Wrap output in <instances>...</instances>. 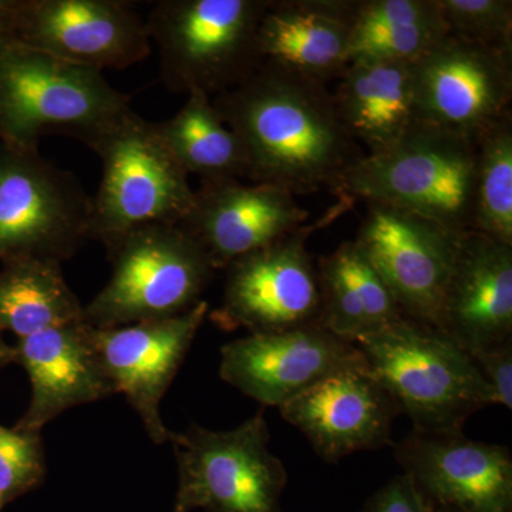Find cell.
Returning <instances> with one entry per match:
<instances>
[{
    "instance_id": "obj_1",
    "label": "cell",
    "mask_w": 512,
    "mask_h": 512,
    "mask_svg": "<svg viewBox=\"0 0 512 512\" xmlns=\"http://www.w3.org/2000/svg\"><path fill=\"white\" fill-rule=\"evenodd\" d=\"M212 104L244 147L251 183L292 195L338 192L343 175L365 156L325 84L261 67Z\"/></svg>"
},
{
    "instance_id": "obj_2",
    "label": "cell",
    "mask_w": 512,
    "mask_h": 512,
    "mask_svg": "<svg viewBox=\"0 0 512 512\" xmlns=\"http://www.w3.org/2000/svg\"><path fill=\"white\" fill-rule=\"evenodd\" d=\"M355 345L414 431H463L468 417L495 404L466 350L427 323L403 318Z\"/></svg>"
},
{
    "instance_id": "obj_3",
    "label": "cell",
    "mask_w": 512,
    "mask_h": 512,
    "mask_svg": "<svg viewBox=\"0 0 512 512\" xmlns=\"http://www.w3.org/2000/svg\"><path fill=\"white\" fill-rule=\"evenodd\" d=\"M477 160L478 140L417 123L394 146L357 160L338 194L400 208L463 234L473 227Z\"/></svg>"
},
{
    "instance_id": "obj_4",
    "label": "cell",
    "mask_w": 512,
    "mask_h": 512,
    "mask_svg": "<svg viewBox=\"0 0 512 512\" xmlns=\"http://www.w3.org/2000/svg\"><path fill=\"white\" fill-rule=\"evenodd\" d=\"M101 160L92 198L90 239L104 248L136 229L178 225L194 204L190 175L151 123L131 107L82 140Z\"/></svg>"
},
{
    "instance_id": "obj_5",
    "label": "cell",
    "mask_w": 512,
    "mask_h": 512,
    "mask_svg": "<svg viewBox=\"0 0 512 512\" xmlns=\"http://www.w3.org/2000/svg\"><path fill=\"white\" fill-rule=\"evenodd\" d=\"M130 107L103 73L0 36V143L39 151L53 131L82 140Z\"/></svg>"
},
{
    "instance_id": "obj_6",
    "label": "cell",
    "mask_w": 512,
    "mask_h": 512,
    "mask_svg": "<svg viewBox=\"0 0 512 512\" xmlns=\"http://www.w3.org/2000/svg\"><path fill=\"white\" fill-rule=\"evenodd\" d=\"M269 0H161L146 25L161 82L175 93L218 96L258 69L256 33Z\"/></svg>"
},
{
    "instance_id": "obj_7",
    "label": "cell",
    "mask_w": 512,
    "mask_h": 512,
    "mask_svg": "<svg viewBox=\"0 0 512 512\" xmlns=\"http://www.w3.org/2000/svg\"><path fill=\"white\" fill-rule=\"evenodd\" d=\"M109 284L83 308V322L107 329L174 318L202 301L215 268L178 225L136 229L106 248Z\"/></svg>"
},
{
    "instance_id": "obj_8",
    "label": "cell",
    "mask_w": 512,
    "mask_h": 512,
    "mask_svg": "<svg viewBox=\"0 0 512 512\" xmlns=\"http://www.w3.org/2000/svg\"><path fill=\"white\" fill-rule=\"evenodd\" d=\"M168 441L177 461L175 504L188 512H281L288 473L269 450L264 410L232 430L191 424Z\"/></svg>"
},
{
    "instance_id": "obj_9",
    "label": "cell",
    "mask_w": 512,
    "mask_h": 512,
    "mask_svg": "<svg viewBox=\"0 0 512 512\" xmlns=\"http://www.w3.org/2000/svg\"><path fill=\"white\" fill-rule=\"evenodd\" d=\"M90 212L92 198L72 173L0 143V261L62 264L90 239Z\"/></svg>"
},
{
    "instance_id": "obj_10",
    "label": "cell",
    "mask_w": 512,
    "mask_h": 512,
    "mask_svg": "<svg viewBox=\"0 0 512 512\" xmlns=\"http://www.w3.org/2000/svg\"><path fill=\"white\" fill-rule=\"evenodd\" d=\"M315 227L299 228L225 268L224 296L210 318L222 330L274 333L319 326L318 268L306 248Z\"/></svg>"
},
{
    "instance_id": "obj_11",
    "label": "cell",
    "mask_w": 512,
    "mask_h": 512,
    "mask_svg": "<svg viewBox=\"0 0 512 512\" xmlns=\"http://www.w3.org/2000/svg\"><path fill=\"white\" fill-rule=\"evenodd\" d=\"M417 120L478 140L511 113L512 50L440 39L412 63Z\"/></svg>"
},
{
    "instance_id": "obj_12",
    "label": "cell",
    "mask_w": 512,
    "mask_h": 512,
    "mask_svg": "<svg viewBox=\"0 0 512 512\" xmlns=\"http://www.w3.org/2000/svg\"><path fill=\"white\" fill-rule=\"evenodd\" d=\"M460 235L412 212L367 204L355 244L404 318L434 326Z\"/></svg>"
},
{
    "instance_id": "obj_13",
    "label": "cell",
    "mask_w": 512,
    "mask_h": 512,
    "mask_svg": "<svg viewBox=\"0 0 512 512\" xmlns=\"http://www.w3.org/2000/svg\"><path fill=\"white\" fill-rule=\"evenodd\" d=\"M10 36L101 73L127 69L151 52L146 20L123 0H20Z\"/></svg>"
},
{
    "instance_id": "obj_14",
    "label": "cell",
    "mask_w": 512,
    "mask_h": 512,
    "mask_svg": "<svg viewBox=\"0 0 512 512\" xmlns=\"http://www.w3.org/2000/svg\"><path fill=\"white\" fill-rule=\"evenodd\" d=\"M208 313L210 305L202 299L190 311L174 318L120 328L96 329L86 325L104 373L116 394H124L154 444L170 440L171 431L161 416V402Z\"/></svg>"
},
{
    "instance_id": "obj_15",
    "label": "cell",
    "mask_w": 512,
    "mask_h": 512,
    "mask_svg": "<svg viewBox=\"0 0 512 512\" xmlns=\"http://www.w3.org/2000/svg\"><path fill=\"white\" fill-rule=\"evenodd\" d=\"M369 367L355 343L320 326L249 333L221 348L220 377L264 407H281L340 370Z\"/></svg>"
},
{
    "instance_id": "obj_16",
    "label": "cell",
    "mask_w": 512,
    "mask_h": 512,
    "mask_svg": "<svg viewBox=\"0 0 512 512\" xmlns=\"http://www.w3.org/2000/svg\"><path fill=\"white\" fill-rule=\"evenodd\" d=\"M394 457L417 488L446 512H511L510 448L456 433L412 431Z\"/></svg>"
},
{
    "instance_id": "obj_17",
    "label": "cell",
    "mask_w": 512,
    "mask_h": 512,
    "mask_svg": "<svg viewBox=\"0 0 512 512\" xmlns=\"http://www.w3.org/2000/svg\"><path fill=\"white\" fill-rule=\"evenodd\" d=\"M279 410L328 463L357 451L393 446V421L400 414L369 367L333 373Z\"/></svg>"
},
{
    "instance_id": "obj_18",
    "label": "cell",
    "mask_w": 512,
    "mask_h": 512,
    "mask_svg": "<svg viewBox=\"0 0 512 512\" xmlns=\"http://www.w3.org/2000/svg\"><path fill=\"white\" fill-rule=\"evenodd\" d=\"M308 218L309 212L284 188L231 180L201 184L178 227L204 249L218 271L293 234Z\"/></svg>"
},
{
    "instance_id": "obj_19",
    "label": "cell",
    "mask_w": 512,
    "mask_h": 512,
    "mask_svg": "<svg viewBox=\"0 0 512 512\" xmlns=\"http://www.w3.org/2000/svg\"><path fill=\"white\" fill-rule=\"evenodd\" d=\"M434 328L468 355L512 340V247L460 235Z\"/></svg>"
},
{
    "instance_id": "obj_20",
    "label": "cell",
    "mask_w": 512,
    "mask_h": 512,
    "mask_svg": "<svg viewBox=\"0 0 512 512\" xmlns=\"http://www.w3.org/2000/svg\"><path fill=\"white\" fill-rule=\"evenodd\" d=\"M355 9L356 0H269L256 33L258 69L325 86L339 80L349 66Z\"/></svg>"
},
{
    "instance_id": "obj_21",
    "label": "cell",
    "mask_w": 512,
    "mask_h": 512,
    "mask_svg": "<svg viewBox=\"0 0 512 512\" xmlns=\"http://www.w3.org/2000/svg\"><path fill=\"white\" fill-rule=\"evenodd\" d=\"M16 363L28 373L32 397L16 429L42 433L43 427L73 407L116 394L104 373L86 323L42 330L18 339Z\"/></svg>"
},
{
    "instance_id": "obj_22",
    "label": "cell",
    "mask_w": 512,
    "mask_h": 512,
    "mask_svg": "<svg viewBox=\"0 0 512 512\" xmlns=\"http://www.w3.org/2000/svg\"><path fill=\"white\" fill-rule=\"evenodd\" d=\"M332 93L343 127L369 153L394 146L417 123L412 63L356 60Z\"/></svg>"
},
{
    "instance_id": "obj_23",
    "label": "cell",
    "mask_w": 512,
    "mask_h": 512,
    "mask_svg": "<svg viewBox=\"0 0 512 512\" xmlns=\"http://www.w3.org/2000/svg\"><path fill=\"white\" fill-rule=\"evenodd\" d=\"M320 328L356 343L403 319V313L376 269L355 241L342 242L319 258Z\"/></svg>"
},
{
    "instance_id": "obj_24",
    "label": "cell",
    "mask_w": 512,
    "mask_h": 512,
    "mask_svg": "<svg viewBox=\"0 0 512 512\" xmlns=\"http://www.w3.org/2000/svg\"><path fill=\"white\" fill-rule=\"evenodd\" d=\"M79 298L64 279L62 264L50 259L19 258L0 271V335L20 338L42 330L83 322Z\"/></svg>"
},
{
    "instance_id": "obj_25",
    "label": "cell",
    "mask_w": 512,
    "mask_h": 512,
    "mask_svg": "<svg viewBox=\"0 0 512 512\" xmlns=\"http://www.w3.org/2000/svg\"><path fill=\"white\" fill-rule=\"evenodd\" d=\"M183 109L157 123L158 133L178 164L201 184L248 178L244 147L204 93L187 94Z\"/></svg>"
},
{
    "instance_id": "obj_26",
    "label": "cell",
    "mask_w": 512,
    "mask_h": 512,
    "mask_svg": "<svg viewBox=\"0 0 512 512\" xmlns=\"http://www.w3.org/2000/svg\"><path fill=\"white\" fill-rule=\"evenodd\" d=\"M471 231L512 247V113L478 138Z\"/></svg>"
},
{
    "instance_id": "obj_27",
    "label": "cell",
    "mask_w": 512,
    "mask_h": 512,
    "mask_svg": "<svg viewBox=\"0 0 512 512\" xmlns=\"http://www.w3.org/2000/svg\"><path fill=\"white\" fill-rule=\"evenodd\" d=\"M447 35L512 50L511 0H437Z\"/></svg>"
},
{
    "instance_id": "obj_28",
    "label": "cell",
    "mask_w": 512,
    "mask_h": 512,
    "mask_svg": "<svg viewBox=\"0 0 512 512\" xmlns=\"http://www.w3.org/2000/svg\"><path fill=\"white\" fill-rule=\"evenodd\" d=\"M47 461L42 434L0 424V501L3 507L42 487Z\"/></svg>"
},
{
    "instance_id": "obj_29",
    "label": "cell",
    "mask_w": 512,
    "mask_h": 512,
    "mask_svg": "<svg viewBox=\"0 0 512 512\" xmlns=\"http://www.w3.org/2000/svg\"><path fill=\"white\" fill-rule=\"evenodd\" d=\"M446 35L443 19L397 28L352 30L349 63L356 60L413 63Z\"/></svg>"
},
{
    "instance_id": "obj_30",
    "label": "cell",
    "mask_w": 512,
    "mask_h": 512,
    "mask_svg": "<svg viewBox=\"0 0 512 512\" xmlns=\"http://www.w3.org/2000/svg\"><path fill=\"white\" fill-rule=\"evenodd\" d=\"M440 19L437 0H356L352 30L397 28Z\"/></svg>"
},
{
    "instance_id": "obj_31",
    "label": "cell",
    "mask_w": 512,
    "mask_h": 512,
    "mask_svg": "<svg viewBox=\"0 0 512 512\" xmlns=\"http://www.w3.org/2000/svg\"><path fill=\"white\" fill-rule=\"evenodd\" d=\"M360 512H439L409 474L394 477L377 491Z\"/></svg>"
},
{
    "instance_id": "obj_32",
    "label": "cell",
    "mask_w": 512,
    "mask_h": 512,
    "mask_svg": "<svg viewBox=\"0 0 512 512\" xmlns=\"http://www.w3.org/2000/svg\"><path fill=\"white\" fill-rule=\"evenodd\" d=\"M494 394L495 404L512 409V340L470 355Z\"/></svg>"
},
{
    "instance_id": "obj_33",
    "label": "cell",
    "mask_w": 512,
    "mask_h": 512,
    "mask_svg": "<svg viewBox=\"0 0 512 512\" xmlns=\"http://www.w3.org/2000/svg\"><path fill=\"white\" fill-rule=\"evenodd\" d=\"M20 0H0V36H10Z\"/></svg>"
},
{
    "instance_id": "obj_34",
    "label": "cell",
    "mask_w": 512,
    "mask_h": 512,
    "mask_svg": "<svg viewBox=\"0 0 512 512\" xmlns=\"http://www.w3.org/2000/svg\"><path fill=\"white\" fill-rule=\"evenodd\" d=\"M13 363H16L15 346H10L0 335V372Z\"/></svg>"
},
{
    "instance_id": "obj_35",
    "label": "cell",
    "mask_w": 512,
    "mask_h": 512,
    "mask_svg": "<svg viewBox=\"0 0 512 512\" xmlns=\"http://www.w3.org/2000/svg\"><path fill=\"white\" fill-rule=\"evenodd\" d=\"M173 512H188L187 510H185L184 507H181L180 504H174V510Z\"/></svg>"
},
{
    "instance_id": "obj_36",
    "label": "cell",
    "mask_w": 512,
    "mask_h": 512,
    "mask_svg": "<svg viewBox=\"0 0 512 512\" xmlns=\"http://www.w3.org/2000/svg\"><path fill=\"white\" fill-rule=\"evenodd\" d=\"M3 508V504H2V501H0V510H2Z\"/></svg>"
},
{
    "instance_id": "obj_37",
    "label": "cell",
    "mask_w": 512,
    "mask_h": 512,
    "mask_svg": "<svg viewBox=\"0 0 512 512\" xmlns=\"http://www.w3.org/2000/svg\"><path fill=\"white\" fill-rule=\"evenodd\" d=\"M439 512H446V511H440V510H439Z\"/></svg>"
}]
</instances>
